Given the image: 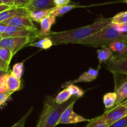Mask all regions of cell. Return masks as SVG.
<instances>
[{
	"instance_id": "obj_1",
	"label": "cell",
	"mask_w": 127,
	"mask_h": 127,
	"mask_svg": "<svg viewBox=\"0 0 127 127\" xmlns=\"http://www.w3.org/2000/svg\"><path fill=\"white\" fill-rule=\"evenodd\" d=\"M111 23V19L99 18L93 24L77 29L61 32H51L47 37L52 40L53 44H78Z\"/></svg>"
},
{
	"instance_id": "obj_2",
	"label": "cell",
	"mask_w": 127,
	"mask_h": 127,
	"mask_svg": "<svg viewBox=\"0 0 127 127\" xmlns=\"http://www.w3.org/2000/svg\"><path fill=\"white\" fill-rule=\"evenodd\" d=\"M127 35L117 31L111 23L78 44L93 47L107 46L117 40L122 41Z\"/></svg>"
},
{
	"instance_id": "obj_3",
	"label": "cell",
	"mask_w": 127,
	"mask_h": 127,
	"mask_svg": "<svg viewBox=\"0 0 127 127\" xmlns=\"http://www.w3.org/2000/svg\"><path fill=\"white\" fill-rule=\"evenodd\" d=\"M34 40H36V39L31 37H5L0 41V47L11 50L12 54L14 56L22 47L32 43Z\"/></svg>"
},
{
	"instance_id": "obj_4",
	"label": "cell",
	"mask_w": 127,
	"mask_h": 127,
	"mask_svg": "<svg viewBox=\"0 0 127 127\" xmlns=\"http://www.w3.org/2000/svg\"><path fill=\"white\" fill-rule=\"evenodd\" d=\"M127 115V107L123 104L114 106L110 109L107 110L105 113L99 116L102 120L110 125L116 121Z\"/></svg>"
},
{
	"instance_id": "obj_5",
	"label": "cell",
	"mask_w": 127,
	"mask_h": 127,
	"mask_svg": "<svg viewBox=\"0 0 127 127\" xmlns=\"http://www.w3.org/2000/svg\"><path fill=\"white\" fill-rule=\"evenodd\" d=\"M78 97L71 98L69 100L61 104H58L55 102L53 108L50 113L47 119L45 127H55L58 125V122L64 110L74 100H78Z\"/></svg>"
},
{
	"instance_id": "obj_6",
	"label": "cell",
	"mask_w": 127,
	"mask_h": 127,
	"mask_svg": "<svg viewBox=\"0 0 127 127\" xmlns=\"http://www.w3.org/2000/svg\"><path fill=\"white\" fill-rule=\"evenodd\" d=\"M76 100L72 102L62 113L58 122L59 124H74L80 122H89L90 120L86 119L82 116L77 114L73 111V107Z\"/></svg>"
},
{
	"instance_id": "obj_7",
	"label": "cell",
	"mask_w": 127,
	"mask_h": 127,
	"mask_svg": "<svg viewBox=\"0 0 127 127\" xmlns=\"http://www.w3.org/2000/svg\"><path fill=\"white\" fill-rule=\"evenodd\" d=\"M105 67L113 73L127 75V53L114 57L112 60L105 63Z\"/></svg>"
},
{
	"instance_id": "obj_8",
	"label": "cell",
	"mask_w": 127,
	"mask_h": 127,
	"mask_svg": "<svg viewBox=\"0 0 127 127\" xmlns=\"http://www.w3.org/2000/svg\"><path fill=\"white\" fill-rule=\"evenodd\" d=\"M3 22L10 26H13L29 31H35V32L38 31L33 24V21L29 17L27 16H16L7 21H4Z\"/></svg>"
},
{
	"instance_id": "obj_9",
	"label": "cell",
	"mask_w": 127,
	"mask_h": 127,
	"mask_svg": "<svg viewBox=\"0 0 127 127\" xmlns=\"http://www.w3.org/2000/svg\"><path fill=\"white\" fill-rule=\"evenodd\" d=\"M38 31L35 32V31H29L24 29L8 25L5 32L2 34V38L10 37H34L37 39H38Z\"/></svg>"
},
{
	"instance_id": "obj_10",
	"label": "cell",
	"mask_w": 127,
	"mask_h": 127,
	"mask_svg": "<svg viewBox=\"0 0 127 127\" xmlns=\"http://www.w3.org/2000/svg\"><path fill=\"white\" fill-rule=\"evenodd\" d=\"M16 16H27L29 17V11L24 7H11L9 9L0 12V22L9 19Z\"/></svg>"
},
{
	"instance_id": "obj_11",
	"label": "cell",
	"mask_w": 127,
	"mask_h": 127,
	"mask_svg": "<svg viewBox=\"0 0 127 127\" xmlns=\"http://www.w3.org/2000/svg\"><path fill=\"white\" fill-rule=\"evenodd\" d=\"M98 74H99V72L97 70L94 69V68H89V70L82 73L80 76H79V77L76 78L74 80L66 82L64 84H63V87H66L67 86L70 84H74V83H79V82H91V81L96 79Z\"/></svg>"
},
{
	"instance_id": "obj_12",
	"label": "cell",
	"mask_w": 127,
	"mask_h": 127,
	"mask_svg": "<svg viewBox=\"0 0 127 127\" xmlns=\"http://www.w3.org/2000/svg\"><path fill=\"white\" fill-rule=\"evenodd\" d=\"M56 17L53 15H50L41 21L40 30L38 31V39L47 37L52 32L51 27L55 23Z\"/></svg>"
},
{
	"instance_id": "obj_13",
	"label": "cell",
	"mask_w": 127,
	"mask_h": 127,
	"mask_svg": "<svg viewBox=\"0 0 127 127\" xmlns=\"http://www.w3.org/2000/svg\"><path fill=\"white\" fill-rule=\"evenodd\" d=\"M55 103V100H53L52 99H48L47 102H45L43 110L40 115L36 127H45L48 117L52 108H53Z\"/></svg>"
},
{
	"instance_id": "obj_14",
	"label": "cell",
	"mask_w": 127,
	"mask_h": 127,
	"mask_svg": "<svg viewBox=\"0 0 127 127\" xmlns=\"http://www.w3.org/2000/svg\"><path fill=\"white\" fill-rule=\"evenodd\" d=\"M55 7L53 0H32L27 9H46Z\"/></svg>"
},
{
	"instance_id": "obj_15",
	"label": "cell",
	"mask_w": 127,
	"mask_h": 127,
	"mask_svg": "<svg viewBox=\"0 0 127 127\" xmlns=\"http://www.w3.org/2000/svg\"><path fill=\"white\" fill-rule=\"evenodd\" d=\"M52 9H33L29 11V17L33 21L37 22H40L42 20L47 16L51 15Z\"/></svg>"
},
{
	"instance_id": "obj_16",
	"label": "cell",
	"mask_w": 127,
	"mask_h": 127,
	"mask_svg": "<svg viewBox=\"0 0 127 127\" xmlns=\"http://www.w3.org/2000/svg\"><path fill=\"white\" fill-rule=\"evenodd\" d=\"M97 58L99 60V64L102 63H106L108 61H110L114 58L115 56L112 53V51L109 47L103 46L102 49L97 51Z\"/></svg>"
},
{
	"instance_id": "obj_17",
	"label": "cell",
	"mask_w": 127,
	"mask_h": 127,
	"mask_svg": "<svg viewBox=\"0 0 127 127\" xmlns=\"http://www.w3.org/2000/svg\"><path fill=\"white\" fill-rule=\"evenodd\" d=\"M6 83H7V91L11 92L12 93L21 89V79L16 77L11 72L9 73Z\"/></svg>"
},
{
	"instance_id": "obj_18",
	"label": "cell",
	"mask_w": 127,
	"mask_h": 127,
	"mask_svg": "<svg viewBox=\"0 0 127 127\" xmlns=\"http://www.w3.org/2000/svg\"><path fill=\"white\" fill-rule=\"evenodd\" d=\"M115 92L117 94V101L114 106L121 104L127 98V80L122 83L117 88H115Z\"/></svg>"
},
{
	"instance_id": "obj_19",
	"label": "cell",
	"mask_w": 127,
	"mask_h": 127,
	"mask_svg": "<svg viewBox=\"0 0 127 127\" xmlns=\"http://www.w3.org/2000/svg\"><path fill=\"white\" fill-rule=\"evenodd\" d=\"M109 47L112 51L119 52V56H122L127 53V44L121 40H117L111 42L109 45Z\"/></svg>"
},
{
	"instance_id": "obj_20",
	"label": "cell",
	"mask_w": 127,
	"mask_h": 127,
	"mask_svg": "<svg viewBox=\"0 0 127 127\" xmlns=\"http://www.w3.org/2000/svg\"><path fill=\"white\" fill-rule=\"evenodd\" d=\"M78 7V5L76 4H68L66 5V6H60V7H53L52 11L51 12V15L57 17V16H62V15L64 14L66 12H69L71 10L73 9L75 7Z\"/></svg>"
},
{
	"instance_id": "obj_21",
	"label": "cell",
	"mask_w": 127,
	"mask_h": 127,
	"mask_svg": "<svg viewBox=\"0 0 127 127\" xmlns=\"http://www.w3.org/2000/svg\"><path fill=\"white\" fill-rule=\"evenodd\" d=\"M117 94L114 92H108L103 97V102L107 110L114 107L117 101Z\"/></svg>"
},
{
	"instance_id": "obj_22",
	"label": "cell",
	"mask_w": 127,
	"mask_h": 127,
	"mask_svg": "<svg viewBox=\"0 0 127 127\" xmlns=\"http://www.w3.org/2000/svg\"><path fill=\"white\" fill-rule=\"evenodd\" d=\"M53 45L52 40L49 37H45L42 38L39 41L35 42H32L27 46H32V47H38L42 49H48Z\"/></svg>"
},
{
	"instance_id": "obj_23",
	"label": "cell",
	"mask_w": 127,
	"mask_h": 127,
	"mask_svg": "<svg viewBox=\"0 0 127 127\" xmlns=\"http://www.w3.org/2000/svg\"><path fill=\"white\" fill-rule=\"evenodd\" d=\"M111 23L113 24L121 26L127 24V11L117 14L112 18H111Z\"/></svg>"
},
{
	"instance_id": "obj_24",
	"label": "cell",
	"mask_w": 127,
	"mask_h": 127,
	"mask_svg": "<svg viewBox=\"0 0 127 127\" xmlns=\"http://www.w3.org/2000/svg\"><path fill=\"white\" fill-rule=\"evenodd\" d=\"M71 97L72 95L69 93V91L66 88H65V89L62 90V92H60L57 95L56 98H55V102L57 103L61 104V103H63L69 100L71 98Z\"/></svg>"
},
{
	"instance_id": "obj_25",
	"label": "cell",
	"mask_w": 127,
	"mask_h": 127,
	"mask_svg": "<svg viewBox=\"0 0 127 127\" xmlns=\"http://www.w3.org/2000/svg\"><path fill=\"white\" fill-rule=\"evenodd\" d=\"M109 126L107 123L102 120L99 116L90 120L85 127H109Z\"/></svg>"
},
{
	"instance_id": "obj_26",
	"label": "cell",
	"mask_w": 127,
	"mask_h": 127,
	"mask_svg": "<svg viewBox=\"0 0 127 127\" xmlns=\"http://www.w3.org/2000/svg\"><path fill=\"white\" fill-rule=\"evenodd\" d=\"M66 88L69 91L71 95L72 96H74V97L79 98V97H82L84 95V91L81 88L74 84L69 85L67 86Z\"/></svg>"
},
{
	"instance_id": "obj_27",
	"label": "cell",
	"mask_w": 127,
	"mask_h": 127,
	"mask_svg": "<svg viewBox=\"0 0 127 127\" xmlns=\"http://www.w3.org/2000/svg\"><path fill=\"white\" fill-rule=\"evenodd\" d=\"M13 56L14 55L12 54L11 50L7 48L0 47V57L6 63L9 64Z\"/></svg>"
},
{
	"instance_id": "obj_28",
	"label": "cell",
	"mask_w": 127,
	"mask_h": 127,
	"mask_svg": "<svg viewBox=\"0 0 127 127\" xmlns=\"http://www.w3.org/2000/svg\"><path fill=\"white\" fill-rule=\"evenodd\" d=\"M24 67L23 62H19V63H16V64L14 65L11 72L16 77L21 79L24 73Z\"/></svg>"
},
{
	"instance_id": "obj_29",
	"label": "cell",
	"mask_w": 127,
	"mask_h": 127,
	"mask_svg": "<svg viewBox=\"0 0 127 127\" xmlns=\"http://www.w3.org/2000/svg\"><path fill=\"white\" fill-rule=\"evenodd\" d=\"M33 110V108H31L29 109V110L18 121V122H16V123L13 125L12 126H11V127H24L25 123H26V120H27V118H28V117L29 116V115L31 114V112Z\"/></svg>"
},
{
	"instance_id": "obj_30",
	"label": "cell",
	"mask_w": 127,
	"mask_h": 127,
	"mask_svg": "<svg viewBox=\"0 0 127 127\" xmlns=\"http://www.w3.org/2000/svg\"><path fill=\"white\" fill-rule=\"evenodd\" d=\"M9 72H7L6 74L2 75L0 78V94L4 93L7 91V78L8 74Z\"/></svg>"
},
{
	"instance_id": "obj_31",
	"label": "cell",
	"mask_w": 127,
	"mask_h": 127,
	"mask_svg": "<svg viewBox=\"0 0 127 127\" xmlns=\"http://www.w3.org/2000/svg\"><path fill=\"white\" fill-rule=\"evenodd\" d=\"M109 127H127V115L114 122Z\"/></svg>"
},
{
	"instance_id": "obj_32",
	"label": "cell",
	"mask_w": 127,
	"mask_h": 127,
	"mask_svg": "<svg viewBox=\"0 0 127 127\" xmlns=\"http://www.w3.org/2000/svg\"><path fill=\"white\" fill-rule=\"evenodd\" d=\"M32 0H13L14 6L17 7L27 8Z\"/></svg>"
},
{
	"instance_id": "obj_33",
	"label": "cell",
	"mask_w": 127,
	"mask_h": 127,
	"mask_svg": "<svg viewBox=\"0 0 127 127\" xmlns=\"http://www.w3.org/2000/svg\"><path fill=\"white\" fill-rule=\"evenodd\" d=\"M11 94H12V93L9 92V91L0 94V107L2 106L7 100V99L11 96Z\"/></svg>"
},
{
	"instance_id": "obj_34",
	"label": "cell",
	"mask_w": 127,
	"mask_h": 127,
	"mask_svg": "<svg viewBox=\"0 0 127 127\" xmlns=\"http://www.w3.org/2000/svg\"><path fill=\"white\" fill-rule=\"evenodd\" d=\"M55 6L57 7L66 6L69 4L71 0H53Z\"/></svg>"
},
{
	"instance_id": "obj_35",
	"label": "cell",
	"mask_w": 127,
	"mask_h": 127,
	"mask_svg": "<svg viewBox=\"0 0 127 127\" xmlns=\"http://www.w3.org/2000/svg\"><path fill=\"white\" fill-rule=\"evenodd\" d=\"M0 69H2L7 72H9V64L2 61L1 57H0Z\"/></svg>"
},
{
	"instance_id": "obj_36",
	"label": "cell",
	"mask_w": 127,
	"mask_h": 127,
	"mask_svg": "<svg viewBox=\"0 0 127 127\" xmlns=\"http://www.w3.org/2000/svg\"><path fill=\"white\" fill-rule=\"evenodd\" d=\"M112 24V23H111ZM114 27H115L117 31H120V32H123V33H127V24L126 25H115V24H112Z\"/></svg>"
},
{
	"instance_id": "obj_37",
	"label": "cell",
	"mask_w": 127,
	"mask_h": 127,
	"mask_svg": "<svg viewBox=\"0 0 127 127\" xmlns=\"http://www.w3.org/2000/svg\"><path fill=\"white\" fill-rule=\"evenodd\" d=\"M7 26H8V24H7L4 23L3 22H0V33H4L6 30Z\"/></svg>"
},
{
	"instance_id": "obj_38",
	"label": "cell",
	"mask_w": 127,
	"mask_h": 127,
	"mask_svg": "<svg viewBox=\"0 0 127 127\" xmlns=\"http://www.w3.org/2000/svg\"><path fill=\"white\" fill-rule=\"evenodd\" d=\"M1 1H2L3 4L7 5L10 7H14L13 0H1Z\"/></svg>"
},
{
	"instance_id": "obj_39",
	"label": "cell",
	"mask_w": 127,
	"mask_h": 127,
	"mask_svg": "<svg viewBox=\"0 0 127 127\" xmlns=\"http://www.w3.org/2000/svg\"><path fill=\"white\" fill-rule=\"evenodd\" d=\"M10 6H7V5H5V4H1L0 5V12H2V11H5V10H7L8 9H9Z\"/></svg>"
},
{
	"instance_id": "obj_40",
	"label": "cell",
	"mask_w": 127,
	"mask_h": 127,
	"mask_svg": "<svg viewBox=\"0 0 127 127\" xmlns=\"http://www.w3.org/2000/svg\"><path fill=\"white\" fill-rule=\"evenodd\" d=\"M6 73H7V72H6V71L3 70H2V69H0V78H1L2 75H4L6 74Z\"/></svg>"
},
{
	"instance_id": "obj_41",
	"label": "cell",
	"mask_w": 127,
	"mask_h": 127,
	"mask_svg": "<svg viewBox=\"0 0 127 127\" xmlns=\"http://www.w3.org/2000/svg\"><path fill=\"white\" fill-rule=\"evenodd\" d=\"M122 41H124V42H125V44H127V35L126 36H125V38H124V39L122 40Z\"/></svg>"
},
{
	"instance_id": "obj_42",
	"label": "cell",
	"mask_w": 127,
	"mask_h": 127,
	"mask_svg": "<svg viewBox=\"0 0 127 127\" xmlns=\"http://www.w3.org/2000/svg\"><path fill=\"white\" fill-rule=\"evenodd\" d=\"M122 104H123L124 105H125V106H126V107H127V99L126 100L124 101V102L122 103Z\"/></svg>"
},
{
	"instance_id": "obj_43",
	"label": "cell",
	"mask_w": 127,
	"mask_h": 127,
	"mask_svg": "<svg viewBox=\"0 0 127 127\" xmlns=\"http://www.w3.org/2000/svg\"><path fill=\"white\" fill-rule=\"evenodd\" d=\"M2 39V34L0 33V41H1V40Z\"/></svg>"
},
{
	"instance_id": "obj_44",
	"label": "cell",
	"mask_w": 127,
	"mask_h": 127,
	"mask_svg": "<svg viewBox=\"0 0 127 127\" xmlns=\"http://www.w3.org/2000/svg\"><path fill=\"white\" fill-rule=\"evenodd\" d=\"M1 4H2V1H1V0H0V5Z\"/></svg>"
},
{
	"instance_id": "obj_45",
	"label": "cell",
	"mask_w": 127,
	"mask_h": 127,
	"mask_svg": "<svg viewBox=\"0 0 127 127\" xmlns=\"http://www.w3.org/2000/svg\"><path fill=\"white\" fill-rule=\"evenodd\" d=\"M125 2H126V3H127V0H125V1H124Z\"/></svg>"
}]
</instances>
